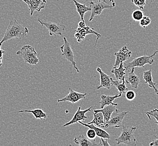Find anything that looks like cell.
<instances>
[{"instance_id":"cell-1","label":"cell","mask_w":158,"mask_h":146,"mask_svg":"<svg viewBox=\"0 0 158 146\" xmlns=\"http://www.w3.org/2000/svg\"><path fill=\"white\" fill-rule=\"evenodd\" d=\"M29 32L27 28L23 27L15 19L11 20L9 25L7 28L4 36L0 41V48L1 47L3 42L14 38L22 39L27 36L29 34Z\"/></svg>"},{"instance_id":"cell-2","label":"cell","mask_w":158,"mask_h":146,"mask_svg":"<svg viewBox=\"0 0 158 146\" xmlns=\"http://www.w3.org/2000/svg\"><path fill=\"white\" fill-rule=\"evenodd\" d=\"M122 131L121 134L115 139L117 142L116 144H125L128 146H136L137 145V140L134 136V133L136 129V127L132 126H124L122 125Z\"/></svg>"},{"instance_id":"cell-3","label":"cell","mask_w":158,"mask_h":146,"mask_svg":"<svg viewBox=\"0 0 158 146\" xmlns=\"http://www.w3.org/2000/svg\"><path fill=\"white\" fill-rule=\"evenodd\" d=\"M16 55L20 56L25 63L32 65H38L40 61L37 57V52L35 49L29 45L23 46L20 50L16 52Z\"/></svg>"},{"instance_id":"cell-4","label":"cell","mask_w":158,"mask_h":146,"mask_svg":"<svg viewBox=\"0 0 158 146\" xmlns=\"http://www.w3.org/2000/svg\"><path fill=\"white\" fill-rule=\"evenodd\" d=\"M158 52V51H156L151 55H144L143 56H140L139 58H135L133 59L132 61L125 64V69L126 70H129L130 68L132 67H144L146 64L152 65L154 62V59L153 58L156 55Z\"/></svg>"},{"instance_id":"cell-5","label":"cell","mask_w":158,"mask_h":146,"mask_svg":"<svg viewBox=\"0 0 158 146\" xmlns=\"http://www.w3.org/2000/svg\"><path fill=\"white\" fill-rule=\"evenodd\" d=\"M89 34H94L97 36V38L95 43L94 47H95L97 43V41L101 36V35L100 34L97 33L96 31H95L93 28H91L89 27H86L85 21H80L79 23V27L75 31V37L77 39V42H81L82 40H84L85 36Z\"/></svg>"},{"instance_id":"cell-6","label":"cell","mask_w":158,"mask_h":146,"mask_svg":"<svg viewBox=\"0 0 158 146\" xmlns=\"http://www.w3.org/2000/svg\"><path fill=\"white\" fill-rule=\"evenodd\" d=\"M64 40V44L60 47V50L62 52V56L64 57L66 60L70 62L73 67L75 68V69L76 70V71L77 73H79V70L78 67H76V63L74 58H75V55L73 53V49L71 47V45L69 42L67 41V38L66 36L63 37Z\"/></svg>"},{"instance_id":"cell-7","label":"cell","mask_w":158,"mask_h":146,"mask_svg":"<svg viewBox=\"0 0 158 146\" xmlns=\"http://www.w3.org/2000/svg\"><path fill=\"white\" fill-rule=\"evenodd\" d=\"M38 21L42 26H45L49 31V36H62L64 31L66 29V27L64 25L60 24L59 23L48 21L45 22L41 20L40 19H38Z\"/></svg>"},{"instance_id":"cell-8","label":"cell","mask_w":158,"mask_h":146,"mask_svg":"<svg viewBox=\"0 0 158 146\" xmlns=\"http://www.w3.org/2000/svg\"><path fill=\"white\" fill-rule=\"evenodd\" d=\"M89 4L91 9V15L89 19V21H92L95 16L100 15L102 13V11L104 9H112L113 7L112 5H110L103 1H98V2L91 1V2H89Z\"/></svg>"},{"instance_id":"cell-9","label":"cell","mask_w":158,"mask_h":146,"mask_svg":"<svg viewBox=\"0 0 158 146\" xmlns=\"http://www.w3.org/2000/svg\"><path fill=\"white\" fill-rule=\"evenodd\" d=\"M69 89H70L69 93L67 94L64 98L61 99H58L57 101L58 102H70L72 104H75L81 100L85 99L86 96L88 95L86 93H79V92L75 91L71 88H70Z\"/></svg>"},{"instance_id":"cell-10","label":"cell","mask_w":158,"mask_h":146,"mask_svg":"<svg viewBox=\"0 0 158 146\" xmlns=\"http://www.w3.org/2000/svg\"><path fill=\"white\" fill-rule=\"evenodd\" d=\"M114 55L116 56V61L114 64V67H119L121 62H124L131 58L132 52L127 49V46H123L119 50L118 52H115Z\"/></svg>"},{"instance_id":"cell-11","label":"cell","mask_w":158,"mask_h":146,"mask_svg":"<svg viewBox=\"0 0 158 146\" xmlns=\"http://www.w3.org/2000/svg\"><path fill=\"white\" fill-rule=\"evenodd\" d=\"M92 108H93V106H91L88 109H87L84 110H81V107L79 106L77 110L76 113L74 114L73 119H71L70 122L64 124L63 125V127H67L69 125H72V124H75V123H78V122H80V121L81 122V121L85 120L86 119H87V116L85 115L86 113L90 111Z\"/></svg>"},{"instance_id":"cell-12","label":"cell","mask_w":158,"mask_h":146,"mask_svg":"<svg viewBox=\"0 0 158 146\" xmlns=\"http://www.w3.org/2000/svg\"><path fill=\"white\" fill-rule=\"evenodd\" d=\"M27 4L30 10L31 16L33 15L35 11L40 12L46 6V0H22Z\"/></svg>"},{"instance_id":"cell-13","label":"cell","mask_w":158,"mask_h":146,"mask_svg":"<svg viewBox=\"0 0 158 146\" xmlns=\"http://www.w3.org/2000/svg\"><path fill=\"white\" fill-rule=\"evenodd\" d=\"M97 70L98 72L99 73L100 77V85L97 87V89H99L102 88H105L110 89L112 87V85H113L112 82L111 80L112 76L108 75L106 73H104L99 67H97Z\"/></svg>"},{"instance_id":"cell-14","label":"cell","mask_w":158,"mask_h":146,"mask_svg":"<svg viewBox=\"0 0 158 146\" xmlns=\"http://www.w3.org/2000/svg\"><path fill=\"white\" fill-rule=\"evenodd\" d=\"M99 112L103 114L104 122H108L110 120L113 113L114 112L119 113V110L117 109L116 106H115V105H107L106 107H104L103 109L95 110L94 111V113H99Z\"/></svg>"},{"instance_id":"cell-15","label":"cell","mask_w":158,"mask_h":146,"mask_svg":"<svg viewBox=\"0 0 158 146\" xmlns=\"http://www.w3.org/2000/svg\"><path fill=\"white\" fill-rule=\"evenodd\" d=\"M126 83L131 85V87L137 88L140 84V78L135 73V67H132L129 71L127 76L125 78Z\"/></svg>"},{"instance_id":"cell-16","label":"cell","mask_w":158,"mask_h":146,"mask_svg":"<svg viewBox=\"0 0 158 146\" xmlns=\"http://www.w3.org/2000/svg\"><path fill=\"white\" fill-rule=\"evenodd\" d=\"M128 111H125L122 113H118L116 115L114 116L113 118H110V120L106 122V123L110 127H114L115 128H119L122 127V122L124 119L125 116L127 114Z\"/></svg>"},{"instance_id":"cell-17","label":"cell","mask_w":158,"mask_h":146,"mask_svg":"<svg viewBox=\"0 0 158 146\" xmlns=\"http://www.w3.org/2000/svg\"><path fill=\"white\" fill-rule=\"evenodd\" d=\"M122 96V94H117L114 96H108V95H102L101 96V100L100 102H99L100 105V108L103 109L104 107L110 105H113L117 106L118 104L116 103H113V101L114 100H116L117 98L121 97Z\"/></svg>"},{"instance_id":"cell-18","label":"cell","mask_w":158,"mask_h":146,"mask_svg":"<svg viewBox=\"0 0 158 146\" xmlns=\"http://www.w3.org/2000/svg\"><path fill=\"white\" fill-rule=\"evenodd\" d=\"M78 123L81 124L83 126H85L86 127H88V128H90V129L94 130L96 134H97V135L99 138H103L104 139H109L110 138V135L106 132V131H104L102 128L98 127L93 124H88L84 123L81 121L78 122Z\"/></svg>"},{"instance_id":"cell-19","label":"cell","mask_w":158,"mask_h":146,"mask_svg":"<svg viewBox=\"0 0 158 146\" xmlns=\"http://www.w3.org/2000/svg\"><path fill=\"white\" fill-rule=\"evenodd\" d=\"M94 119L89 122L88 124H93L98 127L102 128H108L110 126L104 122V116L102 113H94Z\"/></svg>"},{"instance_id":"cell-20","label":"cell","mask_w":158,"mask_h":146,"mask_svg":"<svg viewBox=\"0 0 158 146\" xmlns=\"http://www.w3.org/2000/svg\"><path fill=\"white\" fill-rule=\"evenodd\" d=\"M123 63L124 62H121L118 67H113L112 69L111 70V73L114 74L115 79L117 80L122 81L123 80L125 79V75H126L125 70L126 69H125Z\"/></svg>"},{"instance_id":"cell-21","label":"cell","mask_w":158,"mask_h":146,"mask_svg":"<svg viewBox=\"0 0 158 146\" xmlns=\"http://www.w3.org/2000/svg\"><path fill=\"white\" fill-rule=\"evenodd\" d=\"M143 78L146 84H148L149 87L152 88L155 91V94L158 96V89L156 88L155 85L156 83L152 81V70L149 69L143 72Z\"/></svg>"},{"instance_id":"cell-22","label":"cell","mask_w":158,"mask_h":146,"mask_svg":"<svg viewBox=\"0 0 158 146\" xmlns=\"http://www.w3.org/2000/svg\"><path fill=\"white\" fill-rule=\"evenodd\" d=\"M73 1L76 6V11H77V12H78L79 15L80 16L81 21H84L85 14L88 11H91V7L90 6L88 7L85 4L79 3L76 0H73Z\"/></svg>"},{"instance_id":"cell-23","label":"cell","mask_w":158,"mask_h":146,"mask_svg":"<svg viewBox=\"0 0 158 146\" xmlns=\"http://www.w3.org/2000/svg\"><path fill=\"white\" fill-rule=\"evenodd\" d=\"M75 143L81 146H97L98 144L92 142L88 138L85 136L84 135H80L75 138L73 140Z\"/></svg>"},{"instance_id":"cell-24","label":"cell","mask_w":158,"mask_h":146,"mask_svg":"<svg viewBox=\"0 0 158 146\" xmlns=\"http://www.w3.org/2000/svg\"><path fill=\"white\" fill-rule=\"evenodd\" d=\"M19 113H31L35 118L37 119H46L48 115H47L45 112L43 111V110L40 109H37L31 110H20L19 111Z\"/></svg>"},{"instance_id":"cell-25","label":"cell","mask_w":158,"mask_h":146,"mask_svg":"<svg viewBox=\"0 0 158 146\" xmlns=\"http://www.w3.org/2000/svg\"><path fill=\"white\" fill-rule=\"evenodd\" d=\"M111 80L113 84L115 85V87L117 89L119 93L122 94H123V93H126V92L128 91V88L126 85L125 79V80H123L122 81L117 80H114L112 78H111Z\"/></svg>"},{"instance_id":"cell-26","label":"cell","mask_w":158,"mask_h":146,"mask_svg":"<svg viewBox=\"0 0 158 146\" xmlns=\"http://www.w3.org/2000/svg\"><path fill=\"white\" fill-rule=\"evenodd\" d=\"M144 16V14L142 10H136L132 14V18L136 21H140Z\"/></svg>"},{"instance_id":"cell-27","label":"cell","mask_w":158,"mask_h":146,"mask_svg":"<svg viewBox=\"0 0 158 146\" xmlns=\"http://www.w3.org/2000/svg\"><path fill=\"white\" fill-rule=\"evenodd\" d=\"M152 23V19L148 16H143L142 19L140 20V25L142 28H145L149 26Z\"/></svg>"},{"instance_id":"cell-28","label":"cell","mask_w":158,"mask_h":146,"mask_svg":"<svg viewBox=\"0 0 158 146\" xmlns=\"http://www.w3.org/2000/svg\"><path fill=\"white\" fill-rule=\"evenodd\" d=\"M146 114L148 116L149 119L151 120L152 118L153 117L154 118H155V120H156V122L158 124V109H155L151 111H146Z\"/></svg>"},{"instance_id":"cell-29","label":"cell","mask_w":158,"mask_h":146,"mask_svg":"<svg viewBox=\"0 0 158 146\" xmlns=\"http://www.w3.org/2000/svg\"><path fill=\"white\" fill-rule=\"evenodd\" d=\"M132 2L135 6L138 7L140 10L144 9V6L146 5V0H131Z\"/></svg>"},{"instance_id":"cell-30","label":"cell","mask_w":158,"mask_h":146,"mask_svg":"<svg viewBox=\"0 0 158 146\" xmlns=\"http://www.w3.org/2000/svg\"><path fill=\"white\" fill-rule=\"evenodd\" d=\"M136 97V94L135 92L134 91H132V90L127 91L125 93V97L126 98L127 100L130 101L135 100Z\"/></svg>"},{"instance_id":"cell-31","label":"cell","mask_w":158,"mask_h":146,"mask_svg":"<svg viewBox=\"0 0 158 146\" xmlns=\"http://www.w3.org/2000/svg\"><path fill=\"white\" fill-rule=\"evenodd\" d=\"M96 136H97V134H96L94 130L89 128V129L87 131V133H86V137H88L89 139L90 140H94Z\"/></svg>"},{"instance_id":"cell-32","label":"cell","mask_w":158,"mask_h":146,"mask_svg":"<svg viewBox=\"0 0 158 146\" xmlns=\"http://www.w3.org/2000/svg\"><path fill=\"white\" fill-rule=\"evenodd\" d=\"M100 138V142L98 144L97 146H110V144L108 143V142H107V139H104V138Z\"/></svg>"},{"instance_id":"cell-33","label":"cell","mask_w":158,"mask_h":146,"mask_svg":"<svg viewBox=\"0 0 158 146\" xmlns=\"http://www.w3.org/2000/svg\"><path fill=\"white\" fill-rule=\"evenodd\" d=\"M150 146H158V137L156 138L155 140H152L151 143L149 144Z\"/></svg>"},{"instance_id":"cell-34","label":"cell","mask_w":158,"mask_h":146,"mask_svg":"<svg viewBox=\"0 0 158 146\" xmlns=\"http://www.w3.org/2000/svg\"><path fill=\"white\" fill-rule=\"evenodd\" d=\"M5 52V51L3 50V49H2L0 48V58H3V55L4 54V53Z\"/></svg>"},{"instance_id":"cell-35","label":"cell","mask_w":158,"mask_h":146,"mask_svg":"<svg viewBox=\"0 0 158 146\" xmlns=\"http://www.w3.org/2000/svg\"><path fill=\"white\" fill-rule=\"evenodd\" d=\"M84 1H88L89 2H91V1H103L104 2H106V0H83Z\"/></svg>"},{"instance_id":"cell-36","label":"cell","mask_w":158,"mask_h":146,"mask_svg":"<svg viewBox=\"0 0 158 146\" xmlns=\"http://www.w3.org/2000/svg\"><path fill=\"white\" fill-rule=\"evenodd\" d=\"M110 2H111L112 3V6L113 7L116 6V3H115V1L114 0H110Z\"/></svg>"},{"instance_id":"cell-37","label":"cell","mask_w":158,"mask_h":146,"mask_svg":"<svg viewBox=\"0 0 158 146\" xmlns=\"http://www.w3.org/2000/svg\"><path fill=\"white\" fill-rule=\"evenodd\" d=\"M2 58H0V67L2 65Z\"/></svg>"}]
</instances>
